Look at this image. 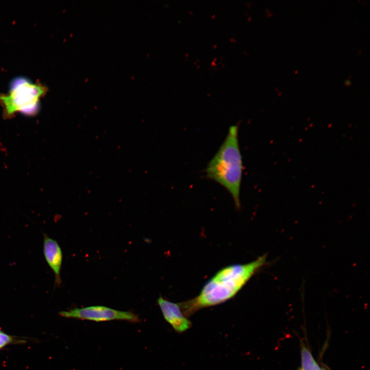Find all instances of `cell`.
I'll list each match as a JSON object with an SVG mask.
<instances>
[{"instance_id":"3957f363","label":"cell","mask_w":370,"mask_h":370,"mask_svg":"<svg viewBox=\"0 0 370 370\" xmlns=\"http://www.w3.org/2000/svg\"><path fill=\"white\" fill-rule=\"evenodd\" d=\"M47 91L46 86L28 78L18 77L11 81L9 91L0 94V103L4 115L10 117L16 113L33 116L40 109V99Z\"/></svg>"},{"instance_id":"277c9868","label":"cell","mask_w":370,"mask_h":370,"mask_svg":"<svg viewBox=\"0 0 370 370\" xmlns=\"http://www.w3.org/2000/svg\"><path fill=\"white\" fill-rule=\"evenodd\" d=\"M59 314L67 318L86 320L96 322L124 320L132 323L139 322V316L130 311H121L103 306H91L62 311Z\"/></svg>"},{"instance_id":"9c48e42d","label":"cell","mask_w":370,"mask_h":370,"mask_svg":"<svg viewBox=\"0 0 370 370\" xmlns=\"http://www.w3.org/2000/svg\"><path fill=\"white\" fill-rule=\"evenodd\" d=\"M320 370H326L325 368H321Z\"/></svg>"},{"instance_id":"ba28073f","label":"cell","mask_w":370,"mask_h":370,"mask_svg":"<svg viewBox=\"0 0 370 370\" xmlns=\"http://www.w3.org/2000/svg\"><path fill=\"white\" fill-rule=\"evenodd\" d=\"M25 342V340L17 339L16 337L8 335L0 329V350L9 345L20 344Z\"/></svg>"},{"instance_id":"5b68a950","label":"cell","mask_w":370,"mask_h":370,"mask_svg":"<svg viewBox=\"0 0 370 370\" xmlns=\"http://www.w3.org/2000/svg\"><path fill=\"white\" fill-rule=\"evenodd\" d=\"M157 303L165 320L178 333H182L192 325V322L182 313L179 303L169 301L159 297Z\"/></svg>"},{"instance_id":"7a4b0ae2","label":"cell","mask_w":370,"mask_h":370,"mask_svg":"<svg viewBox=\"0 0 370 370\" xmlns=\"http://www.w3.org/2000/svg\"><path fill=\"white\" fill-rule=\"evenodd\" d=\"M238 129V124L230 126L224 141L205 170L207 178L229 193L237 210L240 208V191L244 169Z\"/></svg>"},{"instance_id":"8992f818","label":"cell","mask_w":370,"mask_h":370,"mask_svg":"<svg viewBox=\"0 0 370 370\" xmlns=\"http://www.w3.org/2000/svg\"><path fill=\"white\" fill-rule=\"evenodd\" d=\"M43 254L46 263L54 273L55 284L61 285L62 251L59 243L46 234H44L43 238Z\"/></svg>"},{"instance_id":"52a82bcc","label":"cell","mask_w":370,"mask_h":370,"mask_svg":"<svg viewBox=\"0 0 370 370\" xmlns=\"http://www.w3.org/2000/svg\"><path fill=\"white\" fill-rule=\"evenodd\" d=\"M301 366L300 370H320L318 364L314 360L310 351L302 346L301 350Z\"/></svg>"},{"instance_id":"6da1fadb","label":"cell","mask_w":370,"mask_h":370,"mask_svg":"<svg viewBox=\"0 0 370 370\" xmlns=\"http://www.w3.org/2000/svg\"><path fill=\"white\" fill-rule=\"evenodd\" d=\"M266 257L264 255L250 263L232 264L219 270L205 284L198 295L179 303L183 314L189 318L200 309L232 299L267 264Z\"/></svg>"}]
</instances>
